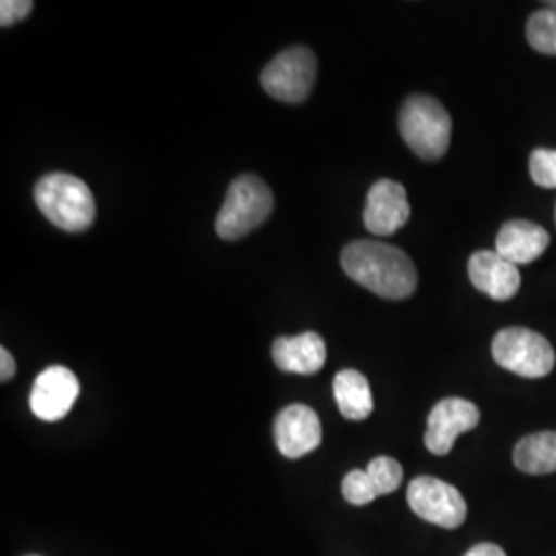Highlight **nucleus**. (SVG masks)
I'll use <instances>...</instances> for the list:
<instances>
[{
    "label": "nucleus",
    "instance_id": "nucleus-16",
    "mask_svg": "<svg viewBox=\"0 0 556 556\" xmlns=\"http://www.w3.org/2000/svg\"><path fill=\"white\" fill-rule=\"evenodd\" d=\"M517 470L526 475H553L556 472V433L542 431L517 441L514 450Z\"/></svg>",
    "mask_w": 556,
    "mask_h": 556
},
{
    "label": "nucleus",
    "instance_id": "nucleus-3",
    "mask_svg": "<svg viewBox=\"0 0 556 556\" xmlns=\"http://www.w3.org/2000/svg\"><path fill=\"white\" fill-rule=\"evenodd\" d=\"M400 135L410 151L425 161H438L452 140V118L441 101L431 96H410L400 110Z\"/></svg>",
    "mask_w": 556,
    "mask_h": 556
},
{
    "label": "nucleus",
    "instance_id": "nucleus-6",
    "mask_svg": "<svg viewBox=\"0 0 556 556\" xmlns=\"http://www.w3.org/2000/svg\"><path fill=\"white\" fill-rule=\"evenodd\" d=\"M318 62L309 48L293 46L266 64L260 75L264 91L278 101L301 103L312 93Z\"/></svg>",
    "mask_w": 556,
    "mask_h": 556
},
{
    "label": "nucleus",
    "instance_id": "nucleus-1",
    "mask_svg": "<svg viewBox=\"0 0 556 556\" xmlns=\"http://www.w3.org/2000/svg\"><path fill=\"white\" fill-rule=\"evenodd\" d=\"M342 270L367 291L383 299L410 298L418 275L413 260L390 243L357 239L342 250Z\"/></svg>",
    "mask_w": 556,
    "mask_h": 556
},
{
    "label": "nucleus",
    "instance_id": "nucleus-18",
    "mask_svg": "<svg viewBox=\"0 0 556 556\" xmlns=\"http://www.w3.org/2000/svg\"><path fill=\"white\" fill-rule=\"evenodd\" d=\"M367 475L371 478L378 497L381 495H390L397 491V486L402 484L404 470L400 466V462L394 457L379 456L369 462L367 466Z\"/></svg>",
    "mask_w": 556,
    "mask_h": 556
},
{
    "label": "nucleus",
    "instance_id": "nucleus-11",
    "mask_svg": "<svg viewBox=\"0 0 556 556\" xmlns=\"http://www.w3.org/2000/svg\"><path fill=\"white\" fill-rule=\"evenodd\" d=\"M275 441L278 452L289 459L312 454L321 443L318 413L305 404L282 408L275 420Z\"/></svg>",
    "mask_w": 556,
    "mask_h": 556
},
{
    "label": "nucleus",
    "instance_id": "nucleus-15",
    "mask_svg": "<svg viewBox=\"0 0 556 556\" xmlns=\"http://www.w3.org/2000/svg\"><path fill=\"white\" fill-rule=\"evenodd\" d=\"M334 400L340 415L349 420H365L374 413V394L367 378L355 371L344 369L334 378Z\"/></svg>",
    "mask_w": 556,
    "mask_h": 556
},
{
    "label": "nucleus",
    "instance_id": "nucleus-21",
    "mask_svg": "<svg viewBox=\"0 0 556 556\" xmlns=\"http://www.w3.org/2000/svg\"><path fill=\"white\" fill-rule=\"evenodd\" d=\"M34 11L31 0H2L0 2V25L11 27L25 20Z\"/></svg>",
    "mask_w": 556,
    "mask_h": 556
},
{
    "label": "nucleus",
    "instance_id": "nucleus-8",
    "mask_svg": "<svg viewBox=\"0 0 556 556\" xmlns=\"http://www.w3.org/2000/svg\"><path fill=\"white\" fill-rule=\"evenodd\" d=\"M480 410L464 397H445L438 402L427 420L425 445L435 456H447L462 433L477 429Z\"/></svg>",
    "mask_w": 556,
    "mask_h": 556
},
{
    "label": "nucleus",
    "instance_id": "nucleus-17",
    "mask_svg": "<svg viewBox=\"0 0 556 556\" xmlns=\"http://www.w3.org/2000/svg\"><path fill=\"white\" fill-rule=\"evenodd\" d=\"M530 46L540 54L556 56V9H540L526 25Z\"/></svg>",
    "mask_w": 556,
    "mask_h": 556
},
{
    "label": "nucleus",
    "instance_id": "nucleus-19",
    "mask_svg": "<svg viewBox=\"0 0 556 556\" xmlns=\"http://www.w3.org/2000/svg\"><path fill=\"white\" fill-rule=\"evenodd\" d=\"M342 495L351 505H369L378 498L367 470H351L342 480Z\"/></svg>",
    "mask_w": 556,
    "mask_h": 556
},
{
    "label": "nucleus",
    "instance_id": "nucleus-13",
    "mask_svg": "<svg viewBox=\"0 0 556 556\" xmlns=\"http://www.w3.org/2000/svg\"><path fill=\"white\" fill-rule=\"evenodd\" d=\"M273 361L285 374L314 376L326 365V342L318 332L277 338L273 344Z\"/></svg>",
    "mask_w": 556,
    "mask_h": 556
},
{
    "label": "nucleus",
    "instance_id": "nucleus-9",
    "mask_svg": "<svg viewBox=\"0 0 556 556\" xmlns=\"http://www.w3.org/2000/svg\"><path fill=\"white\" fill-rule=\"evenodd\" d=\"M79 392L77 376L62 365H54L36 378L29 394V408L40 420L56 422L71 413Z\"/></svg>",
    "mask_w": 556,
    "mask_h": 556
},
{
    "label": "nucleus",
    "instance_id": "nucleus-10",
    "mask_svg": "<svg viewBox=\"0 0 556 556\" xmlns=\"http://www.w3.org/2000/svg\"><path fill=\"white\" fill-rule=\"evenodd\" d=\"M410 219V204L406 190L394 179H379L369 194L363 213V223L369 233L378 238H388L402 229Z\"/></svg>",
    "mask_w": 556,
    "mask_h": 556
},
{
    "label": "nucleus",
    "instance_id": "nucleus-20",
    "mask_svg": "<svg viewBox=\"0 0 556 556\" xmlns=\"http://www.w3.org/2000/svg\"><path fill=\"white\" fill-rule=\"evenodd\" d=\"M530 176L540 188L555 190L556 188V151L553 149H536L530 155Z\"/></svg>",
    "mask_w": 556,
    "mask_h": 556
},
{
    "label": "nucleus",
    "instance_id": "nucleus-24",
    "mask_svg": "<svg viewBox=\"0 0 556 556\" xmlns=\"http://www.w3.org/2000/svg\"><path fill=\"white\" fill-rule=\"evenodd\" d=\"M546 7H548V9H556V0H551V2H546Z\"/></svg>",
    "mask_w": 556,
    "mask_h": 556
},
{
    "label": "nucleus",
    "instance_id": "nucleus-7",
    "mask_svg": "<svg viewBox=\"0 0 556 556\" xmlns=\"http://www.w3.org/2000/svg\"><path fill=\"white\" fill-rule=\"evenodd\" d=\"M408 505L420 519L454 530L466 519L468 507L456 486L433 477H418L408 484Z\"/></svg>",
    "mask_w": 556,
    "mask_h": 556
},
{
    "label": "nucleus",
    "instance_id": "nucleus-14",
    "mask_svg": "<svg viewBox=\"0 0 556 556\" xmlns=\"http://www.w3.org/2000/svg\"><path fill=\"white\" fill-rule=\"evenodd\" d=\"M495 243H497L495 252L498 256L509 260L516 266H521V264L534 262L546 252L551 236L536 223L509 220L501 227Z\"/></svg>",
    "mask_w": 556,
    "mask_h": 556
},
{
    "label": "nucleus",
    "instance_id": "nucleus-12",
    "mask_svg": "<svg viewBox=\"0 0 556 556\" xmlns=\"http://www.w3.org/2000/svg\"><path fill=\"white\" fill-rule=\"evenodd\" d=\"M468 277L480 293L495 301L516 298L521 287V275L516 264L498 256L497 252L482 250L468 260Z\"/></svg>",
    "mask_w": 556,
    "mask_h": 556
},
{
    "label": "nucleus",
    "instance_id": "nucleus-5",
    "mask_svg": "<svg viewBox=\"0 0 556 556\" xmlns=\"http://www.w3.org/2000/svg\"><path fill=\"white\" fill-rule=\"evenodd\" d=\"M493 358L498 367L521 378H546L555 369L553 344L534 330L511 326L493 338Z\"/></svg>",
    "mask_w": 556,
    "mask_h": 556
},
{
    "label": "nucleus",
    "instance_id": "nucleus-2",
    "mask_svg": "<svg viewBox=\"0 0 556 556\" xmlns=\"http://www.w3.org/2000/svg\"><path fill=\"white\" fill-rule=\"evenodd\" d=\"M36 204L54 227L79 233L96 220V199L83 179L71 174H48L36 184Z\"/></svg>",
    "mask_w": 556,
    "mask_h": 556
},
{
    "label": "nucleus",
    "instance_id": "nucleus-22",
    "mask_svg": "<svg viewBox=\"0 0 556 556\" xmlns=\"http://www.w3.org/2000/svg\"><path fill=\"white\" fill-rule=\"evenodd\" d=\"M15 371H17V365H15V358L7 351V349H0V379L2 381H9V379L15 378Z\"/></svg>",
    "mask_w": 556,
    "mask_h": 556
},
{
    "label": "nucleus",
    "instance_id": "nucleus-23",
    "mask_svg": "<svg viewBox=\"0 0 556 556\" xmlns=\"http://www.w3.org/2000/svg\"><path fill=\"white\" fill-rule=\"evenodd\" d=\"M464 556H507L503 548H498L497 544H489V542H482L477 544L475 548H470Z\"/></svg>",
    "mask_w": 556,
    "mask_h": 556
},
{
    "label": "nucleus",
    "instance_id": "nucleus-4",
    "mask_svg": "<svg viewBox=\"0 0 556 556\" xmlns=\"http://www.w3.org/2000/svg\"><path fill=\"white\" fill-rule=\"evenodd\" d=\"M275 208L273 190L258 176H239L229 186L227 199L217 215V233L220 239L236 241L254 231L270 217Z\"/></svg>",
    "mask_w": 556,
    "mask_h": 556
}]
</instances>
